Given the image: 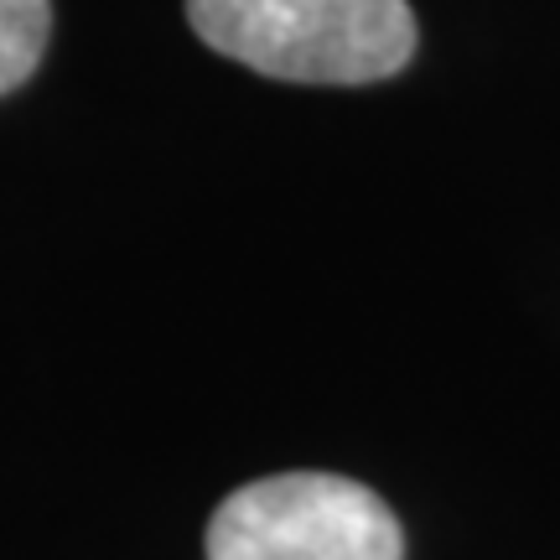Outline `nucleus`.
<instances>
[{"label":"nucleus","instance_id":"1","mask_svg":"<svg viewBox=\"0 0 560 560\" xmlns=\"http://www.w3.org/2000/svg\"><path fill=\"white\" fill-rule=\"evenodd\" d=\"M213 52L291 83H374L416 58L405 0H187Z\"/></svg>","mask_w":560,"mask_h":560},{"label":"nucleus","instance_id":"2","mask_svg":"<svg viewBox=\"0 0 560 560\" xmlns=\"http://www.w3.org/2000/svg\"><path fill=\"white\" fill-rule=\"evenodd\" d=\"M208 560H405L389 503L338 472L244 482L208 520Z\"/></svg>","mask_w":560,"mask_h":560},{"label":"nucleus","instance_id":"3","mask_svg":"<svg viewBox=\"0 0 560 560\" xmlns=\"http://www.w3.org/2000/svg\"><path fill=\"white\" fill-rule=\"evenodd\" d=\"M47 32H52L47 0H0V94L21 89L37 73Z\"/></svg>","mask_w":560,"mask_h":560}]
</instances>
